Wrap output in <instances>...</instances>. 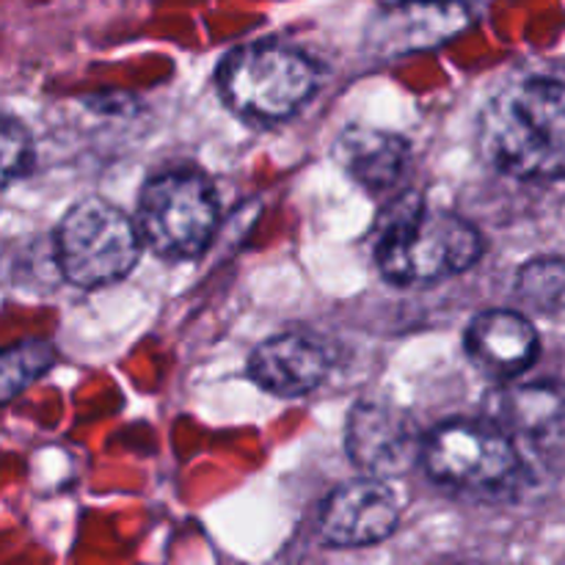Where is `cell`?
<instances>
[{
	"label": "cell",
	"instance_id": "obj_1",
	"mask_svg": "<svg viewBox=\"0 0 565 565\" xmlns=\"http://www.w3.org/2000/svg\"><path fill=\"white\" fill-rule=\"evenodd\" d=\"M480 149L519 180L565 177V83L530 77L500 88L480 114Z\"/></svg>",
	"mask_w": 565,
	"mask_h": 565
},
{
	"label": "cell",
	"instance_id": "obj_2",
	"mask_svg": "<svg viewBox=\"0 0 565 565\" xmlns=\"http://www.w3.org/2000/svg\"><path fill=\"white\" fill-rule=\"evenodd\" d=\"M480 254L483 237L467 218L406 199L381 224L375 263L386 281L412 287L463 274Z\"/></svg>",
	"mask_w": 565,
	"mask_h": 565
},
{
	"label": "cell",
	"instance_id": "obj_3",
	"mask_svg": "<svg viewBox=\"0 0 565 565\" xmlns=\"http://www.w3.org/2000/svg\"><path fill=\"white\" fill-rule=\"evenodd\" d=\"M318 66L287 44L254 42L232 50L218 70V86L232 110L257 121L296 114L318 88Z\"/></svg>",
	"mask_w": 565,
	"mask_h": 565
},
{
	"label": "cell",
	"instance_id": "obj_4",
	"mask_svg": "<svg viewBox=\"0 0 565 565\" xmlns=\"http://www.w3.org/2000/svg\"><path fill=\"white\" fill-rule=\"evenodd\" d=\"M218 230V199L199 171L174 169L152 177L138 199L141 241L163 259H193Z\"/></svg>",
	"mask_w": 565,
	"mask_h": 565
},
{
	"label": "cell",
	"instance_id": "obj_5",
	"mask_svg": "<svg viewBox=\"0 0 565 565\" xmlns=\"http://www.w3.org/2000/svg\"><path fill=\"white\" fill-rule=\"evenodd\" d=\"M141 254V232L114 204L83 199L55 230V263L77 287H105L125 279Z\"/></svg>",
	"mask_w": 565,
	"mask_h": 565
},
{
	"label": "cell",
	"instance_id": "obj_6",
	"mask_svg": "<svg viewBox=\"0 0 565 565\" xmlns=\"http://www.w3.org/2000/svg\"><path fill=\"white\" fill-rule=\"evenodd\" d=\"M423 467L441 486L486 491L516 475L519 452L500 425L456 419L425 436Z\"/></svg>",
	"mask_w": 565,
	"mask_h": 565
},
{
	"label": "cell",
	"instance_id": "obj_7",
	"mask_svg": "<svg viewBox=\"0 0 565 565\" xmlns=\"http://www.w3.org/2000/svg\"><path fill=\"white\" fill-rule=\"evenodd\" d=\"M475 11L467 0H397L367 28V53L379 61L428 53L469 31Z\"/></svg>",
	"mask_w": 565,
	"mask_h": 565
},
{
	"label": "cell",
	"instance_id": "obj_8",
	"mask_svg": "<svg viewBox=\"0 0 565 565\" xmlns=\"http://www.w3.org/2000/svg\"><path fill=\"white\" fill-rule=\"evenodd\" d=\"M423 441L412 419L384 403H359L348 419V456L379 480L423 461Z\"/></svg>",
	"mask_w": 565,
	"mask_h": 565
},
{
	"label": "cell",
	"instance_id": "obj_9",
	"mask_svg": "<svg viewBox=\"0 0 565 565\" xmlns=\"http://www.w3.org/2000/svg\"><path fill=\"white\" fill-rule=\"evenodd\" d=\"M397 519H401L397 497L384 480H351L331 491L326 500L320 511V535L331 546L356 550L390 539L397 527Z\"/></svg>",
	"mask_w": 565,
	"mask_h": 565
},
{
	"label": "cell",
	"instance_id": "obj_10",
	"mask_svg": "<svg viewBox=\"0 0 565 565\" xmlns=\"http://www.w3.org/2000/svg\"><path fill=\"white\" fill-rule=\"evenodd\" d=\"M463 348L483 373L497 375V379H513L533 367L541 342L539 331L522 312L489 309L469 323Z\"/></svg>",
	"mask_w": 565,
	"mask_h": 565
},
{
	"label": "cell",
	"instance_id": "obj_11",
	"mask_svg": "<svg viewBox=\"0 0 565 565\" xmlns=\"http://www.w3.org/2000/svg\"><path fill=\"white\" fill-rule=\"evenodd\" d=\"M254 384L270 395L298 397L318 390L329 375V353L303 334H279L265 340L248 362Z\"/></svg>",
	"mask_w": 565,
	"mask_h": 565
},
{
	"label": "cell",
	"instance_id": "obj_12",
	"mask_svg": "<svg viewBox=\"0 0 565 565\" xmlns=\"http://www.w3.org/2000/svg\"><path fill=\"white\" fill-rule=\"evenodd\" d=\"M334 160L364 191L384 193L406 177L412 149L395 132L356 125L334 141Z\"/></svg>",
	"mask_w": 565,
	"mask_h": 565
},
{
	"label": "cell",
	"instance_id": "obj_13",
	"mask_svg": "<svg viewBox=\"0 0 565 565\" xmlns=\"http://www.w3.org/2000/svg\"><path fill=\"white\" fill-rule=\"evenodd\" d=\"M500 428L535 445L565 441V386L557 381L513 386L500 397Z\"/></svg>",
	"mask_w": 565,
	"mask_h": 565
},
{
	"label": "cell",
	"instance_id": "obj_14",
	"mask_svg": "<svg viewBox=\"0 0 565 565\" xmlns=\"http://www.w3.org/2000/svg\"><path fill=\"white\" fill-rule=\"evenodd\" d=\"M519 301L535 312H561L565 309V259H535L519 270Z\"/></svg>",
	"mask_w": 565,
	"mask_h": 565
},
{
	"label": "cell",
	"instance_id": "obj_15",
	"mask_svg": "<svg viewBox=\"0 0 565 565\" xmlns=\"http://www.w3.org/2000/svg\"><path fill=\"white\" fill-rule=\"evenodd\" d=\"M55 362V351L50 342L42 340H28L17 342L9 351L3 353V364H0V395L3 401L20 395L25 386H31L33 381L42 379Z\"/></svg>",
	"mask_w": 565,
	"mask_h": 565
},
{
	"label": "cell",
	"instance_id": "obj_16",
	"mask_svg": "<svg viewBox=\"0 0 565 565\" xmlns=\"http://www.w3.org/2000/svg\"><path fill=\"white\" fill-rule=\"evenodd\" d=\"M33 166V141L25 127L14 119L3 125V180L6 185L17 177H25Z\"/></svg>",
	"mask_w": 565,
	"mask_h": 565
}]
</instances>
